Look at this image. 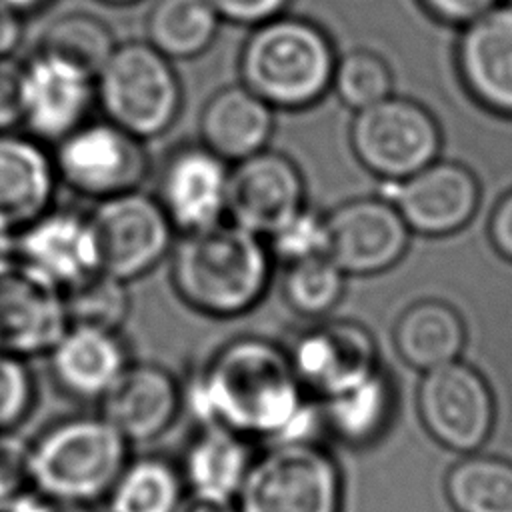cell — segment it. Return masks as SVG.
Segmentation results:
<instances>
[{
    "instance_id": "6da1fadb",
    "label": "cell",
    "mask_w": 512,
    "mask_h": 512,
    "mask_svg": "<svg viewBox=\"0 0 512 512\" xmlns=\"http://www.w3.org/2000/svg\"><path fill=\"white\" fill-rule=\"evenodd\" d=\"M424 106L440 132L438 160L472 174L478 202L458 232L410 234L404 256L386 272L406 278L390 318L424 300L458 314V360L482 376L494 404L490 434L476 454L512 464V116L468 94Z\"/></svg>"
},
{
    "instance_id": "7a4b0ae2",
    "label": "cell",
    "mask_w": 512,
    "mask_h": 512,
    "mask_svg": "<svg viewBox=\"0 0 512 512\" xmlns=\"http://www.w3.org/2000/svg\"><path fill=\"white\" fill-rule=\"evenodd\" d=\"M184 410L250 442L316 440L318 406L294 374L286 346L256 334L220 344L182 384Z\"/></svg>"
},
{
    "instance_id": "3957f363",
    "label": "cell",
    "mask_w": 512,
    "mask_h": 512,
    "mask_svg": "<svg viewBox=\"0 0 512 512\" xmlns=\"http://www.w3.org/2000/svg\"><path fill=\"white\" fill-rule=\"evenodd\" d=\"M274 260L264 238L222 220L182 234L170 252L176 296L208 318H238L268 294Z\"/></svg>"
},
{
    "instance_id": "277c9868",
    "label": "cell",
    "mask_w": 512,
    "mask_h": 512,
    "mask_svg": "<svg viewBox=\"0 0 512 512\" xmlns=\"http://www.w3.org/2000/svg\"><path fill=\"white\" fill-rule=\"evenodd\" d=\"M338 54L330 34L310 18L282 14L246 36L240 84L274 110H308L330 90Z\"/></svg>"
},
{
    "instance_id": "5b68a950",
    "label": "cell",
    "mask_w": 512,
    "mask_h": 512,
    "mask_svg": "<svg viewBox=\"0 0 512 512\" xmlns=\"http://www.w3.org/2000/svg\"><path fill=\"white\" fill-rule=\"evenodd\" d=\"M128 450V440L100 414L60 418L26 444L30 490L92 506L110 492Z\"/></svg>"
},
{
    "instance_id": "8992f818",
    "label": "cell",
    "mask_w": 512,
    "mask_h": 512,
    "mask_svg": "<svg viewBox=\"0 0 512 512\" xmlns=\"http://www.w3.org/2000/svg\"><path fill=\"white\" fill-rule=\"evenodd\" d=\"M94 84L104 118L142 142L166 134L182 112L178 72L146 40L118 42Z\"/></svg>"
},
{
    "instance_id": "52a82bcc",
    "label": "cell",
    "mask_w": 512,
    "mask_h": 512,
    "mask_svg": "<svg viewBox=\"0 0 512 512\" xmlns=\"http://www.w3.org/2000/svg\"><path fill=\"white\" fill-rule=\"evenodd\" d=\"M344 474L318 440L268 444L238 494V512H344Z\"/></svg>"
},
{
    "instance_id": "ba28073f",
    "label": "cell",
    "mask_w": 512,
    "mask_h": 512,
    "mask_svg": "<svg viewBox=\"0 0 512 512\" xmlns=\"http://www.w3.org/2000/svg\"><path fill=\"white\" fill-rule=\"evenodd\" d=\"M348 144L356 162L378 182L404 180L438 160L440 132L418 100L392 94L354 112Z\"/></svg>"
},
{
    "instance_id": "9c48e42d",
    "label": "cell",
    "mask_w": 512,
    "mask_h": 512,
    "mask_svg": "<svg viewBox=\"0 0 512 512\" xmlns=\"http://www.w3.org/2000/svg\"><path fill=\"white\" fill-rule=\"evenodd\" d=\"M52 160L58 182L94 202L140 190L152 168L144 142L106 118L56 142Z\"/></svg>"
},
{
    "instance_id": "30bf717a",
    "label": "cell",
    "mask_w": 512,
    "mask_h": 512,
    "mask_svg": "<svg viewBox=\"0 0 512 512\" xmlns=\"http://www.w3.org/2000/svg\"><path fill=\"white\" fill-rule=\"evenodd\" d=\"M88 218L98 270L126 284L152 272L176 242L158 200L140 190L96 202Z\"/></svg>"
},
{
    "instance_id": "8fae6325",
    "label": "cell",
    "mask_w": 512,
    "mask_h": 512,
    "mask_svg": "<svg viewBox=\"0 0 512 512\" xmlns=\"http://www.w3.org/2000/svg\"><path fill=\"white\" fill-rule=\"evenodd\" d=\"M286 352L296 378L314 400L358 384L384 362L376 332L354 318L314 320L294 336Z\"/></svg>"
},
{
    "instance_id": "7c38bea8",
    "label": "cell",
    "mask_w": 512,
    "mask_h": 512,
    "mask_svg": "<svg viewBox=\"0 0 512 512\" xmlns=\"http://www.w3.org/2000/svg\"><path fill=\"white\" fill-rule=\"evenodd\" d=\"M326 218V256L350 278H376L394 268L410 242V228L380 194L354 196Z\"/></svg>"
},
{
    "instance_id": "4fadbf2b",
    "label": "cell",
    "mask_w": 512,
    "mask_h": 512,
    "mask_svg": "<svg viewBox=\"0 0 512 512\" xmlns=\"http://www.w3.org/2000/svg\"><path fill=\"white\" fill-rule=\"evenodd\" d=\"M422 372L398 362L382 366L358 384L316 400L320 430L350 450L378 448L392 432L408 394L418 388Z\"/></svg>"
},
{
    "instance_id": "5bb4252c",
    "label": "cell",
    "mask_w": 512,
    "mask_h": 512,
    "mask_svg": "<svg viewBox=\"0 0 512 512\" xmlns=\"http://www.w3.org/2000/svg\"><path fill=\"white\" fill-rule=\"evenodd\" d=\"M416 406L426 430L464 456L482 448L494 420L492 394L486 382L460 360L420 376Z\"/></svg>"
},
{
    "instance_id": "9a60e30c",
    "label": "cell",
    "mask_w": 512,
    "mask_h": 512,
    "mask_svg": "<svg viewBox=\"0 0 512 512\" xmlns=\"http://www.w3.org/2000/svg\"><path fill=\"white\" fill-rule=\"evenodd\" d=\"M308 206L300 166L284 152L266 148L230 166L226 220L270 238Z\"/></svg>"
},
{
    "instance_id": "2e32d148",
    "label": "cell",
    "mask_w": 512,
    "mask_h": 512,
    "mask_svg": "<svg viewBox=\"0 0 512 512\" xmlns=\"http://www.w3.org/2000/svg\"><path fill=\"white\" fill-rule=\"evenodd\" d=\"M68 328L62 288L16 256L0 264V352L46 356Z\"/></svg>"
},
{
    "instance_id": "e0dca14e",
    "label": "cell",
    "mask_w": 512,
    "mask_h": 512,
    "mask_svg": "<svg viewBox=\"0 0 512 512\" xmlns=\"http://www.w3.org/2000/svg\"><path fill=\"white\" fill-rule=\"evenodd\" d=\"M230 166L202 142H186L166 154L154 198L176 232L188 234L226 220Z\"/></svg>"
},
{
    "instance_id": "ac0fdd59",
    "label": "cell",
    "mask_w": 512,
    "mask_h": 512,
    "mask_svg": "<svg viewBox=\"0 0 512 512\" xmlns=\"http://www.w3.org/2000/svg\"><path fill=\"white\" fill-rule=\"evenodd\" d=\"M22 70L26 134L42 144H56L90 120L96 104L94 76L38 50Z\"/></svg>"
},
{
    "instance_id": "d6986e66",
    "label": "cell",
    "mask_w": 512,
    "mask_h": 512,
    "mask_svg": "<svg viewBox=\"0 0 512 512\" xmlns=\"http://www.w3.org/2000/svg\"><path fill=\"white\" fill-rule=\"evenodd\" d=\"M376 194L394 204L410 232L424 236L462 228L478 202L472 174L446 160H436L404 180L380 182Z\"/></svg>"
},
{
    "instance_id": "ffe728a7",
    "label": "cell",
    "mask_w": 512,
    "mask_h": 512,
    "mask_svg": "<svg viewBox=\"0 0 512 512\" xmlns=\"http://www.w3.org/2000/svg\"><path fill=\"white\" fill-rule=\"evenodd\" d=\"M106 418L128 444L160 438L184 410L182 382L154 362H130L98 402Z\"/></svg>"
},
{
    "instance_id": "44dd1931",
    "label": "cell",
    "mask_w": 512,
    "mask_h": 512,
    "mask_svg": "<svg viewBox=\"0 0 512 512\" xmlns=\"http://www.w3.org/2000/svg\"><path fill=\"white\" fill-rule=\"evenodd\" d=\"M16 258L68 288L98 272V258L88 212L52 206L14 238Z\"/></svg>"
},
{
    "instance_id": "7402d4cb",
    "label": "cell",
    "mask_w": 512,
    "mask_h": 512,
    "mask_svg": "<svg viewBox=\"0 0 512 512\" xmlns=\"http://www.w3.org/2000/svg\"><path fill=\"white\" fill-rule=\"evenodd\" d=\"M52 152L30 134L0 132V234L16 236L54 206Z\"/></svg>"
},
{
    "instance_id": "603a6c76",
    "label": "cell",
    "mask_w": 512,
    "mask_h": 512,
    "mask_svg": "<svg viewBox=\"0 0 512 512\" xmlns=\"http://www.w3.org/2000/svg\"><path fill=\"white\" fill-rule=\"evenodd\" d=\"M60 392L82 402H100L132 362L120 332L68 326L46 354Z\"/></svg>"
},
{
    "instance_id": "cb8c5ba5",
    "label": "cell",
    "mask_w": 512,
    "mask_h": 512,
    "mask_svg": "<svg viewBox=\"0 0 512 512\" xmlns=\"http://www.w3.org/2000/svg\"><path fill=\"white\" fill-rule=\"evenodd\" d=\"M274 108L246 86L228 84L216 90L198 118L200 140L228 164L242 162L268 148L274 134Z\"/></svg>"
},
{
    "instance_id": "d4e9b609",
    "label": "cell",
    "mask_w": 512,
    "mask_h": 512,
    "mask_svg": "<svg viewBox=\"0 0 512 512\" xmlns=\"http://www.w3.org/2000/svg\"><path fill=\"white\" fill-rule=\"evenodd\" d=\"M254 458L250 440L218 426H200L178 468L188 494L236 504Z\"/></svg>"
},
{
    "instance_id": "484cf974",
    "label": "cell",
    "mask_w": 512,
    "mask_h": 512,
    "mask_svg": "<svg viewBox=\"0 0 512 512\" xmlns=\"http://www.w3.org/2000/svg\"><path fill=\"white\" fill-rule=\"evenodd\" d=\"M462 66L476 100L512 116V8L492 10L468 30Z\"/></svg>"
},
{
    "instance_id": "4316f807",
    "label": "cell",
    "mask_w": 512,
    "mask_h": 512,
    "mask_svg": "<svg viewBox=\"0 0 512 512\" xmlns=\"http://www.w3.org/2000/svg\"><path fill=\"white\" fill-rule=\"evenodd\" d=\"M386 342L398 362L424 374L460 358L464 328L450 306L424 300L404 308L392 320Z\"/></svg>"
},
{
    "instance_id": "83f0119b",
    "label": "cell",
    "mask_w": 512,
    "mask_h": 512,
    "mask_svg": "<svg viewBox=\"0 0 512 512\" xmlns=\"http://www.w3.org/2000/svg\"><path fill=\"white\" fill-rule=\"evenodd\" d=\"M220 16L208 0H154L146 14V42L174 60L204 54L216 40Z\"/></svg>"
},
{
    "instance_id": "f1b7e54d",
    "label": "cell",
    "mask_w": 512,
    "mask_h": 512,
    "mask_svg": "<svg viewBox=\"0 0 512 512\" xmlns=\"http://www.w3.org/2000/svg\"><path fill=\"white\" fill-rule=\"evenodd\" d=\"M186 498L180 468L164 456L128 460L104 498L106 512H176Z\"/></svg>"
},
{
    "instance_id": "f546056e",
    "label": "cell",
    "mask_w": 512,
    "mask_h": 512,
    "mask_svg": "<svg viewBox=\"0 0 512 512\" xmlns=\"http://www.w3.org/2000/svg\"><path fill=\"white\" fill-rule=\"evenodd\" d=\"M456 512H512V464L484 454L460 456L446 474Z\"/></svg>"
},
{
    "instance_id": "4dcf8cb0",
    "label": "cell",
    "mask_w": 512,
    "mask_h": 512,
    "mask_svg": "<svg viewBox=\"0 0 512 512\" xmlns=\"http://www.w3.org/2000/svg\"><path fill=\"white\" fill-rule=\"evenodd\" d=\"M112 28L88 12H66L44 26L38 52L60 58L96 78L116 48Z\"/></svg>"
},
{
    "instance_id": "1f68e13d",
    "label": "cell",
    "mask_w": 512,
    "mask_h": 512,
    "mask_svg": "<svg viewBox=\"0 0 512 512\" xmlns=\"http://www.w3.org/2000/svg\"><path fill=\"white\" fill-rule=\"evenodd\" d=\"M348 276L326 256L284 266L282 298L292 312L310 320L326 318L342 300Z\"/></svg>"
},
{
    "instance_id": "d6a6232c",
    "label": "cell",
    "mask_w": 512,
    "mask_h": 512,
    "mask_svg": "<svg viewBox=\"0 0 512 512\" xmlns=\"http://www.w3.org/2000/svg\"><path fill=\"white\" fill-rule=\"evenodd\" d=\"M68 326L120 332L130 314L128 284L98 270L62 290Z\"/></svg>"
},
{
    "instance_id": "836d02e7",
    "label": "cell",
    "mask_w": 512,
    "mask_h": 512,
    "mask_svg": "<svg viewBox=\"0 0 512 512\" xmlns=\"http://www.w3.org/2000/svg\"><path fill=\"white\" fill-rule=\"evenodd\" d=\"M392 90V70L378 52L354 48L338 56L332 76V92L352 112L392 96Z\"/></svg>"
},
{
    "instance_id": "e575fe53",
    "label": "cell",
    "mask_w": 512,
    "mask_h": 512,
    "mask_svg": "<svg viewBox=\"0 0 512 512\" xmlns=\"http://www.w3.org/2000/svg\"><path fill=\"white\" fill-rule=\"evenodd\" d=\"M274 262L282 266L326 254V218L314 206L302 208L288 224L264 240Z\"/></svg>"
},
{
    "instance_id": "d590c367",
    "label": "cell",
    "mask_w": 512,
    "mask_h": 512,
    "mask_svg": "<svg viewBox=\"0 0 512 512\" xmlns=\"http://www.w3.org/2000/svg\"><path fill=\"white\" fill-rule=\"evenodd\" d=\"M36 386L26 360L0 352V434H10L34 408Z\"/></svg>"
},
{
    "instance_id": "8d00e7d4",
    "label": "cell",
    "mask_w": 512,
    "mask_h": 512,
    "mask_svg": "<svg viewBox=\"0 0 512 512\" xmlns=\"http://www.w3.org/2000/svg\"><path fill=\"white\" fill-rule=\"evenodd\" d=\"M26 492H30L26 444L10 434H0V512H12Z\"/></svg>"
},
{
    "instance_id": "74e56055",
    "label": "cell",
    "mask_w": 512,
    "mask_h": 512,
    "mask_svg": "<svg viewBox=\"0 0 512 512\" xmlns=\"http://www.w3.org/2000/svg\"><path fill=\"white\" fill-rule=\"evenodd\" d=\"M24 116V70L12 58H0V132L14 130Z\"/></svg>"
},
{
    "instance_id": "f35d334b",
    "label": "cell",
    "mask_w": 512,
    "mask_h": 512,
    "mask_svg": "<svg viewBox=\"0 0 512 512\" xmlns=\"http://www.w3.org/2000/svg\"><path fill=\"white\" fill-rule=\"evenodd\" d=\"M220 20L238 26H260L286 14L290 0H208Z\"/></svg>"
},
{
    "instance_id": "ab89813d",
    "label": "cell",
    "mask_w": 512,
    "mask_h": 512,
    "mask_svg": "<svg viewBox=\"0 0 512 512\" xmlns=\"http://www.w3.org/2000/svg\"><path fill=\"white\" fill-rule=\"evenodd\" d=\"M24 38L22 16L0 0V58H10Z\"/></svg>"
},
{
    "instance_id": "60d3db41",
    "label": "cell",
    "mask_w": 512,
    "mask_h": 512,
    "mask_svg": "<svg viewBox=\"0 0 512 512\" xmlns=\"http://www.w3.org/2000/svg\"><path fill=\"white\" fill-rule=\"evenodd\" d=\"M12 512H94L92 506L86 504H74V502H64V500H54L40 496L36 492H26Z\"/></svg>"
},
{
    "instance_id": "b9f144b4",
    "label": "cell",
    "mask_w": 512,
    "mask_h": 512,
    "mask_svg": "<svg viewBox=\"0 0 512 512\" xmlns=\"http://www.w3.org/2000/svg\"><path fill=\"white\" fill-rule=\"evenodd\" d=\"M432 10L446 18H470L480 14L492 0H424Z\"/></svg>"
},
{
    "instance_id": "7bdbcfd3",
    "label": "cell",
    "mask_w": 512,
    "mask_h": 512,
    "mask_svg": "<svg viewBox=\"0 0 512 512\" xmlns=\"http://www.w3.org/2000/svg\"><path fill=\"white\" fill-rule=\"evenodd\" d=\"M176 512H238L234 502H216L188 494Z\"/></svg>"
},
{
    "instance_id": "ee69618b",
    "label": "cell",
    "mask_w": 512,
    "mask_h": 512,
    "mask_svg": "<svg viewBox=\"0 0 512 512\" xmlns=\"http://www.w3.org/2000/svg\"><path fill=\"white\" fill-rule=\"evenodd\" d=\"M10 10H14L16 14H20L22 18L24 16H30V14H36L44 8H48L52 4V0H2Z\"/></svg>"
},
{
    "instance_id": "f6af8a7d",
    "label": "cell",
    "mask_w": 512,
    "mask_h": 512,
    "mask_svg": "<svg viewBox=\"0 0 512 512\" xmlns=\"http://www.w3.org/2000/svg\"><path fill=\"white\" fill-rule=\"evenodd\" d=\"M14 238L16 236H8V234H0V264L14 258Z\"/></svg>"
},
{
    "instance_id": "bcb514c9",
    "label": "cell",
    "mask_w": 512,
    "mask_h": 512,
    "mask_svg": "<svg viewBox=\"0 0 512 512\" xmlns=\"http://www.w3.org/2000/svg\"><path fill=\"white\" fill-rule=\"evenodd\" d=\"M102 4H108V6H132L136 2H142V0H98Z\"/></svg>"
}]
</instances>
